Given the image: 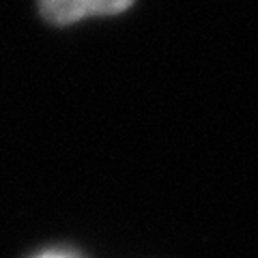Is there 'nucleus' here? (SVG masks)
Returning <instances> with one entry per match:
<instances>
[{
  "label": "nucleus",
  "mask_w": 258,
  "mask_h": 258,
  "mask_svg": "<svg viewBox=\"0 0 258 258\" xmlns=\"http://www.w3.org/2000/svg\"><path fill=\"white\" fill-rule=\"evenodd\" d=\"M134 0H39L41 13L52 24H74L91 15H114L129 9Z\"/></svg>",
  "instance_id": "nucleus-1"
},
{
  "label": "nucleus",
  "mask_w": 258,
  "mask_h": 258,
  "mask_svg": "<svg viewBox=\"0 0 258 258\" xmlns=\"http://www.w3.org/2000/svg\"><path fill=\"white\" fill-rule=\"evenodd\" d=\"M41 258H69V256H62V254H47V256H41Z\"/></svg>",
  "instance_id": "nucleus-2"
}]
</instances>
